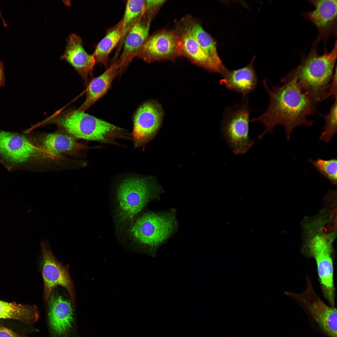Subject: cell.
I'll use <instances>...</instances> for the list:
<instances>
[{
	"mask_svg": "<svg viewBox=\"0 0 337 337\" xmlns=\"http://www.w3.org/2000/svg\"><path fill=\"white\" fill-rule=\"evenodd\" d=\"M263 83L269 96V105L265 112L251 120L252 122L261 123L265 127L258 139H262L266 133L272 134L274 127L281 125L289 140L296 127L302 125L310 127L313 125L314 121L307 117L314 113L316 107L302 91L295 79L280 86L271 85L270 87L266 79Z\"/></svg>",
	"mask_w": 337,
	"mask_h": 337,
	"instance_id": "cell-1",
	"label": "cell"
},
{
	"mask_svg": "<svg viewBox=\"0 0 337 337\" xmlns=\"http://www.w3.org/2000/svg\"><path fill=\"white\" fill-rule=\"evenodd\" d=\"M178 228L176 210L171 208L157 212L144 211L119 232H123V238L131 249L154 257Z\"/></svg>",
	"mask_w": 337,
	"mask_h": 337,
	"instance_id": "cell-2",
	"label": "cell"
},
{
	"mask_svg": "<svg viewBox=\"0 0 337 337\" xmlns=\"http://www.w3.org/2000/svg\"><path fill=\"white\" fill-rule=\"evenodd\" d=\"M319 41L313 42L309 54L302 57L299 64L281 80L284 83L295 79L302 91L316 107L325 99L332 79L337 59V41L330 52L325 50L320 55L317 50Z\"/></svg>",
	"mask_w": 337,
	"mask_h": 337,
	"instance_id": "cell-3",
	"label": "cell"
},
{
	"mask_svg": "<svg viewBox=\"0 0 337 337\" xmlns=\"http://www.w3.org/2000/svg\"><path fill=\"white\" fill-rule=\"evenodd\" d=\"M162 188L150 178L132 177L116 185L113 197V220L118 232L144 212L150 202L159 200Z\"/></svg>",
	"mask_w": 337,
	"mask_h": 337,
	"instance_id": "cell-4",
	"label": "cell"
},
{
	"mask_svg": "<svg viewBox=\"0 0 337 337\" xmlns=\"http://www.w3.org/2000/svg\"><path fill=\"white\" fill-rule=\"evenodd\" d=\"M47 122L74 137L87 140L115 144L117 139L131 138L125 129L78 109L51 117Z\"/></svg>",
	"mask_w": 337,
	"mask_h": 337,
	"instance_id": "cell-5",
	"label": "cell"
},
{
	"mask_svg": "<svg viewBox=\"0 0 337 337\" xmlns=\"http://www.w3.org/2000/svg\"><path fill=\"white\" fill-rule=\"evenodd\" d=\"M55 157L27 135L0 129V162L8 171L25 169L40 159Z\"/></svg>",
	"mask_w": 337,
	"mask_h": 337,
	"instance_id": "cell-6",
	"label": "cell"
},
{
	"mask_svg": "<svg viewBox=\"0 0 337 337\" xmlns=\"http://www.w3.org/2000/svg\"><path fill=\"white\" fill-rule=\"evenodd\" d=\"M250 109L247 97L225 110L220 131L235 155L247 153L255 142L250 137Z\"/></svg>",
	"mask_w": 337,
	"mask_h": 337,
	"instance_id": "cell-7",
	"label": "cell"
},
{
	"mask_svg": "<svg viewBox=\"0 0 337 337\" xmlns=\"http://www.w3.org/2000/svg\"><path fill=\"white\" fill-rule=\"evenodd\" d=\"M285 294L300 305L318 331L327 337H337V309L327 305L319 297L309 277L303 292L287 291Z\"/></svg>",
	"mask_w": 337,
	"mask_h": 337,
	"instance_id": "cell-8",
	"label": "cell"
},
{
	"mask_svg": "<svg viewBox=\"0 0 337 337\" xmlns=\"http://www.w3.org/2000/svg\"><path fill=\"white\" fill-rule=\"evenodd\" d=\"M333 249L332 245L321 242L311 243L304 246L303 248L305 253L315 260L322 293L331 306H334L335 297Z\"/></svg>",
	"mask_w": 337,
	"mask_h": 337,
	"instance_id": "cell-9",
	"label": "cell"
},
{
	"mask_svg": "<svg viewBox=\"0 0 337 337\" xmlns=\"http://www.w3.org/2000/svg\"><path fill=\"white\" fill-rule=\"evenodd\" d=\"M179 55L178 35L164 30L148 37L139 49L136 57L150 63L172 60Z\"/></svg>",
	"mask_w": 337,
	"mask_h": 337,
	"instance_id": "cell-10",
	"label": "cell"
},
{
	"mask_svg": "<svg viewBox=\"0 0 337 337\" xmlns=\"http://www.w3.org/2000/svg\"><path fill=\"white\" fill-rule=\"evenodd\" d=\"M163 112L157 102L151 101L141 105L133 119L132 138L135 147L145 145L154 136L162 122Z\"/></svg>",
	"mask_w": 337,
	"mask_h": 337,
	"instance_id": "cell-11",
	"label": "cell"
},
{
	"mask_svg": "<svg viewBox=\"0 0 337 337\" xmlns=\"http://www.w3.org/2000/svg\"><path fill=\"white\" fill-rule=\"evenodd\" d=\"M43 257L42 275L44 282V297L47 300L54 288L57 286L65 288L69 293L73 303L75 295L72 282L67 267L63 265L54 257L43 242L41 243Z\"/></svg>",
	"mask_w": 337,
	"mask_h": 337,
	"instance_id": "cell-12",
	"label": "cell"
},
{
	"mask_svg": "<svg viewBox=\"0 0 337 337\" xmlns=\"http://www.w3.org/2000/svg\"><path fill=\"white\" fill-rule=\"evenodd\" d=\"M315 7L312 11L303 12L302 16L317 28L319 35L316 38L323 40L326 46L328 39L337 35L336 0L308 1Z\"/></svg>",
	"mask_w": 337,
	"mask_h": 337,
	"instance_id": "cell-13",
	"label": "cell"
},
{
	"mask_svg": "<svg viewBox=\"0 0 337 337\" xmlns=\"http://www.w3.org/2000/svg\"><path fill=\"white\" fill-rule=\"evenodd\" d=\"M51 328L57 337L67 335L72 328L73 310L71 303L61 295L51 293L47 300Z\"/></svg>",
	"mask_w": 337,
	"mask_h": 337,
	"instance_id": "cell-14",
	"label": "cell"
},
{
	"mask_svg": "<svg viewBox=\"0 0 337 337\" xmlns=\"http://www.w3.org/2000/svg\"><path fill=\"white\" fill-rule=\"evenodd\" d=\"M151 18L144 13L136 21L126 36L122 52L116 61L120 71L128 65L148 37Z\"/></svg>",
	"mask_w": 337,
	"mask_h": 337,
	"instance_id": "cell-15",
	"label": "cell"
},
{
	"mask_svg": "<svg viewBox=\"0 0 337 337\" xmlns=\"http://www.w3.org/2000/svg\"><path fill=\"white\" fill-rule=\"evenodd\" d=\"M255 58L253 57L246 66L237 70H229L224 66L220 74L222 77L220 83L229 90L241 94L242 99L247 96L254 90L258 83L253 66Z\"/></svg>",
	"mask_w": 337,
	"mask_h": 337,
	"instance_id": "cell-16",
	"label": "cell"
},
{
	"mask_svg": "<svg viewBox=\"0 0 337 337\" xmlns=\"http://www.w3.org/2000/svg\"><path fill=\"white\" fill-rule=\"evenodd\" d=\"M81 38L71 33L66 39L65 51L61 58L71 65L85 80L92 74L96 63L92 55L89 54L84 49Z\"/></svg>",
	"mask_w": 337,
	"mask_h": 337,
	"instance_id": "cell-17",
	"label": "cell"
},
{
	"mask_svg": "<svg viewBox=\"0 0 337 337\" xmlns=\"http://www.w3.org/2000/svg\"><path fill=\"white\" fill-rule=\"evenodd\" d=\"M179 38V54L188 58L196 65L210 72L220 74L222 67L214 63L187 31L180 28Z\"/></svg>",
	"mask_w": 337,
	"mask_h": 337,
	"instance_id": "cell-18",
	"label": "cell"
},
{
	"mask_svg": "<svg viewBox=\"0 0 337 337\" xmlns=\"http://www.w3.org/2000/svg\"><path fill=\"white\" fill-rule=\"evenodd\" d=\"M120 72V67L116 61L102 74L92 80L87 87L85 99L77 109L85 112L103 96Z\"/></svg>",
	"mask_w": 337,
	"mask_h": 337,
	"instance_id": "cell-19",
	"label": "cell"
},
{
	"mask_svg": "<svg viewBox=\"0 0 337 337\" xmlns=\"http://www.w3.org/2000/svg\"><path fill=\"white\" fill-rule=\"evenodd\" d=\"M182 21L183 25L181 28L188 32L209 58L222 67L224 65L218 54L216 42L210 35L199 23L189 17H185Z\"/></svg>",
	"mask_w": 337,
	"mask_h": 337,
	"instance_id": "cell-20",
	"label": "cell"
},
{
	"mask_svg": "<svg viewBox=\"0 0 337 337\" xmlns=\"http://www.w3.org/2000/svg\"><path fill=\"white\" fill-rule=\"evenodd\" d=\"M41 146L49 153L56 157L61 154H71L85 148L69 134L60 133L48 134L41 139Z\"/></svg>",
	"mask_w": 337,
	"mask_h": 337,
	"instance_id": "cell-21",
	"label": "cell"
},
{
	"mask_svg": "<svg viewBox=\"0 0 337 337\" xmlns=\"http://www.w3.org/2000/svg\"><path fill=\"white\" fill-rule=\"evenodd\" d=\"M39 313L35 305L9 302L0 300V319L18 321L28 325L34 324Z\"/></svg>",
	"mask_w": 337,
	"mask_h": 337,
	"instance_id": "cell-22",
	"label": "cell"
},
{
	"mask_svg": "<svg viewBox=\"0 0 337 337\" xmlns=\"http://www.w3.org/2000/svg\"><path fill=\"white\" fill-rule=\"evenodd\" d=\"M122 37L121 21L108 30L105 36L97 45L93 54L96 62L106 66L112 51L120 43Z\"/></svg>",
	"mask_w": 337,
	"mask_h": 337,
	"instance_id": "cell-23",
	"label": "cell"
},
{
	"mask_svg": "<svg viewBox=\"0 0 337 337\" xmlns=\"http://www.w3.org/2000/svg\"><path fill=\"white\" fill-rule=\"evenodd\" d=\"M146 2L144 0L127 1L121 22L122 37L120 42L123 43L128 32L138 19L145 12Z\"/></svg>",
	"mask_w": 337,
	"mask_h": 337,
	"instance_id": "cell-24",
	"label": "cell"
},
{
	"mask_svg": "<svg viewBox=\"0 0 337 337\" xmlns=\"http://www.w3.org/2000/svg\"><path fill=\"white\" fill-rule=\"evenodd\" d=\"M309 161L321 176L328 180L332 185L336 186L337 159L336 158L325 160L318 158L315 160L310 159Z\"/></svg>",
	"mask_w": 337,
	"mask_h": 337,
	"instance_id": "cell-25",
	"label": "cell"
},
{
	"mask_svg": "<svg viewBox=\"0 0 337 337\" xmlns=\"http://www.w3.org/2000/svg\"><path fill=\"white\" fill-rule=\"evenodd\" d=\"M322 116L324 119L325 125L319 139L324 142H329L337 133V97L331 105L329 112Z\"/></svg>",
	"mask_w": 337,
	"mask_h": 337,
	"instance_id": "cell-26",
	"label": "cell"
},
{
	"mask_svg": "<svg viewBox=\"0 0 337 337\" xmlns=\"http://www.w3.org/2000/svg\"><path fill=\"white\" fill-rule=\"evenodd\" d=\"M165 0H145V12L152 17L154 12L158 10L165 2Z\"/></svg>",
	"mask_w": 337,
	"mask_h": 337,
	"instance_id": "cell-27",
	"label": "cell"
},
{
	"mask_svg": "<svg viewBox=\"0 0 337 337\" xmlns=\"http://www.w3.org/2000/svg\"><path fill=\"white\" fill-rule=\"evenodd\" d=\"M336 67L332 79L329 85L325 99L330 97H337V70Z\"/></svg>",
	"mask_w": 337,
	"mask_h": 337,
	"instance_id": "cell-28",
	"label": "cell"
},
{
	"mask_svg": "<svg viewBox=\"0 0 337 337\" xmlns=\"http://www.w3.org/2000/svg\"><path fill=\"white\" fill-rule=\"evenodd\" d=\"M0 337H28L17 333L2 324H0Z\"/></svg>",
	"mask_w": 337,
	"mask_h": 337,
	"instance_id": "cell-29",
	"label": "cell"
},
{
	"mask_svg": "<svg viewBox=\"0 0 337 337\" xmlns=\"http://www.w3.org/2000/svg\"><path fill=\"white\" fill-rule=\"evenodd\" d=\"M5 76L4 72V65L2 61H0V87L4 85Z\"/></svg>",
	"mask_w": 337,
	"mask_h": 337,
	"instance_id": "cell-30",
	"label": "cell"
}]
</instances>
